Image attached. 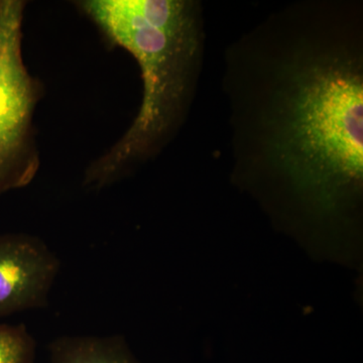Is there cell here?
<instances>
[{"instance_id": "6da1fadb", "label": "cell", "mask_w": 363, "mask_h": 363, "mask_svg": "<svg viewBox=\"0 0 363 363\" xmlns=\"http://www.w3.org/2000/svg\"><path fill=\"white\" fill-rule=\"evenodd\" d=\"M272 61L243 125L250 159L307 211L336 216L362 190V56L350 45L308 37Z\"/></svg>"}, {"instance_id": "7a4b0ae2", "label": "cell", "mask_w": 363, "mask_h": 363, "mask_svg": "<svg viewBox=\"0 0 363 363\" xmlns=\"http://www.w3.org/2000/svg\"><path fill=\"white\" fill-rule=\"evenodd\" d=\"M75 6L142 72L135 119L86 169L84 186L101 190L159 154L180 128L201 60V21L197 2L189 0H80Z\"/></svg>"}, {"instance_id": "3957f363", "label": "cell", "mask_w": 363, "mask_h": 363, "mask_svg": "<svg viewBox=\"0 0 363 363\" xmlns=\"http://www.w3.org/2000/svg\"><path fill=\"white\" fill-rule=\"evenodd\" d=\"M26 7L0 0V196L30 185L40 166L35 113L43 86L23 60Z\"/></svg>"}, {"instance_id": "277c9868", "label": "cell", "mask_w": 363, "mask_h": 363, "mask_svg": "<svg viewBox=\"0 0 363 363\" xmlns=\"http://www.w3.org/2000/svg\"><path fill=\"white\" fill-rule=\"evenodd\" d=\"M44 241L25 233L0 235V318L44 307L59 272Z\"/></svg>"}, {"instance_id": "5b68a950", "label": "cell", "mask_w": 363, "mask_h": 363, "mask_svg": "<svg viewBox=\"0 0 363 363\" xmlns=\"http://www.w3.org/2000/svg\"><path fill=\"white\" fill-rule=\"evenodd\" d=\"M51 363H138L123 339L67 336L51 344Z\"/></svg>"}, {"instance_id": "8992f818", "label": "cell", "mask_w": 363, "mask_h": 363, "mask_svg": "<svg viewBox=\"0 0 363 363\" xmlns=\"http://www.w3.org/2000/svg\"><path fill=\"white\" fill-rule=\"evenodd\" d=\"M35 348L25 327L0 324V363H33Z\"/></svg>"}]
</instances>
